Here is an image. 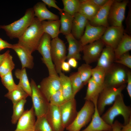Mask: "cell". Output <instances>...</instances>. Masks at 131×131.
Returning <instances> with one entry per match:
<instances>
[{
    "instance_id": "1",
    "label": "cell",
    "mask_w": 131,
    "mask_h": 131,
    "mask_svg": "<svg viewBox=\"0 0 131 131\" xmlns=\"http://www.w3.org/2000/svg\"><path fill=\"white\" fill-rule=\"evenodd\" d=\"M41 22L34 17L29 26L18 39V43L31 53L36 50L44 33Z\"/></svg>"
},
{
    "instance_id": "2",
    "label": "cell",
    "mask_w": 131,
    "mask_h": 131,
    "mask_svg": "<svg viewBox=\"0 0 131 131\" xmlns=\"http://www.w3.org/2000/svg\"><path fill=\"white\" fill-rule=\"evenodd\" d=\"M110 107L101 116L103 120L107 123L112 126L115 118L121 115L123 117V125L127 124L131 118V108L125 104L123 96L121 93L118 95Z\"/></svg>"
},
{
    "instance_id": "3",
    "label": "cell",
    "mask_w": 131,
    "mask_h": 131,
    "mask_svg": "<svg viewBox=\"0 0 131 131\" xmlns=\"http://www.w3.org/2000/svg\"><path fill=\"white\" fill-rule=\"evenodd\" d=\"M35 15L33 8L27 9L24 15L19 19L6 25H0L10 39L18 38L29 26Z\"/></svg>"
},
{
    "instance_id": "4",
    "label": "cell",
    "mask_w": 131,
    "mask_h": 131,
    "mask_svg": "<svg viewBox=\"0 0 131 131\" xmlns=\"http://www.w3.org/2000/svg\"><path fill=\"white\" fill-rule=\"evenodd\" d=\"M95 109V105L93 102L85 100L74 120L66 128V130L68 131H80L91 120Z\"/></svg>"
},
{
    "instance_id": "5",
    "label": "cell",
    "mask_w": 131,
    "mask_h": 131,
    "mask_svg": "<svg viewBox=\"0 0 131 131\" xmlns=\"http://www.w3.org/2000/svg\"><path fill=\"white\" fill-rule=\"evenodd\" d=\"M126 87V84L118 87H104L98 96L97 103L98 111L101 116L106 106L113 104L117 96Z\"/></svg>"
},
{
    "instance_id": "6",
    "label": "cell",
    "mask_w": 131,
    "mask_h": 131,
    "mask_svg": "<svg viewBox=\"0 0 131 131\" xmlns=\"http://www.w3.org/2000/svg\"><path fill=\"white\" fill-rule=\"evenodd\" d=\"M51 37L49 34L44 33L43 35L37 50L41 55L42 62L47 67L49 76L58 75L52 61L51 53Z\"/></svg>"
},
{
    "instance_id": "7",
    "label": "cell",
    "mask_w": 131,
    "mask_h": 131,
    "mask_svg": "<svg viewBox=\"0 0 131 131\" xmlns=\"http://www.w3.org/2000/svg\"><path fill=\"white\" fill-rule=\"evenodd\" d=\"M30 83L33 106L35 116L37 117L45 115L48 109L49 102L43 94L33 79H31Z\"/></svg>"
},
{
    "instance_id": "8",
    "label": "cell",
    "mask_w": 131,
    "mask_h": 131,
    "mask_svg": "<svg viewBox=\"0 0 131 131\" xmlns=\"http://www.w3.org/2000/svg\"><path fill=\"white\" fill-rule=\"evenodd\" d=\"M127 71L123 68L114 64L106 72L104 87L117 88L125 84L127 82Z\"/></svg>"
},
{
    "instance_id": "9",
    "label": "cell",
    "mask_w": 131,
    "mask_h": 131,
    "mask_svg": "<svg viewBox=\"0 0 131 131\" xmlns=\"http://www.w3.org/2000/svg\"><path fill=\"white\" fill-rule=\"evenodd\" d=\"M51 58L54 63L57 74L61 72V66L62 63L66 59V50L64 41L58 37L52 39L51 41Z\"/></svg>"
},
{
    "instance_id": "10",
    "label": "cell",
    "mask_w": 131,
    "mask_h": 131,
    "mask_svg": "<svg viewBox=\"0 0 131 131\" xmlns=\"http://www.w3.org/2000/svg\"><path fill=\"white\" fill-rule=\"evenodd\" d=\"M129 1L115 0L111 4L109 10L108 21L111 26H122L125 18V11Z\"/></svg>"
},
{
    "instance_id": "11",
    "label": "cell",
    "mask_w": 131,
    "mask_h": 131,
    "mask_svg": "<svg viewBox=\"0 0 131 131\" xmlns=\"http://www.w3.org/2000/svg\"><path fill=\"white\" fill-rule=\"evenodd\" d=\"M124 33L123 26H109L106 27L100 39L105 46L114 49L121 40Z\"/></svg>"
},
{
    "instance_id": "12",
    "label": "cell",
    "mask_w": 131,
    "mask_h": 131,
    "mask_svg": "<svg viewBox=\"0 0 131 131\" xmlns=\"http://www.w3.org/2000/svg\"><path fill=\"white\" fill-rule=\"evenodd\" d=\"M59 107L63 126L65 129L75 118L78 112L75 98L66 101Z\"/></svg>"
},
{
    "instance_id": "13",
    "label": "cell",
    "mask_w": 131,
    "mask_h": 131,
    "mask_svg": "<svg viewBox=\"0 0 131 131\" xmlns=\"http://www.w3.org/2000/svg\"><path fill=\"white\" fill-rule=\"evenodd\" d=\"M105 46L100 39L83 46V60L89 64L98 61Z\"/></svg>"
},
{
    "instance_id": "14",
    "label": "cell",
    "mask_w": 131,
    "mask_h": 131,
    "mask_svg": "<svg viewBox=\"0 0 131 131\" xmlns=\"http://www.w3.org/2000/svg\"><path fill=\"white\" fill-rule=\"evenodd\" d=\"M39 88L49 102L51 96L61 88L59 76H49L44 78L40 82Z\"/></svg>"
},
{
    "instance_id": "15",
    "label": "cell",
    "mask_w": 131,
    "mask_h": 131,
    "mask_svg": "<svg viewBox=\"0 0 131 131\" xmlns=\"http://www.w3.org/2000/svg\"><path fill=\"white\" fill-rule=\"evenodd\" d=\"M106 27L103 26H95L91 25L88 21L85 31L80 41L83 46L100 39Z\"/></svg>"
},
{
    "instance_id": "16",
    "label": "cell",
    "mask_w": 131,
    "mask_h": 131,
    "mask_svg": "<svg viewBox=\"0 0 131 131\" xmlns=\"http://www.w3.org/2000/svg\"><path fill=\"white\" fill-rule=\"evenodd\" d=\"M35 114L33 106L25 111L18 121L16 127L14 131H33L35 122Z\"/></svg>"
},
{
    "instance_id": "17",
    "label": "cell",
    "mask_w": 131,
    "mask_h": 131,
    "mask_svg": "<svg viewBox=\"0 0 131 131\" xmlns=\"http://www.w3.org/2000/svg\"><path fill=\"white\" fill-rule=\"evenodd\" d=\"M46 119L53 131H64V128L59 107L49 103L45 115Z\"/></svg>"
},
{
    "instance_id": "18",
    "label": "cell",
    "mask_w": 131,
    "mask_h": 131,
    "mask_svg": "<svg viewBox=\"0 0 131 131\" xmlns=\"http://www.w3.org/2000/svg\"><path fill=\"white\" fill-rule=\"evenodd\" d=\"M114 0H109L103 6L101 7L89 23L95 26H103L107 27L109 26L108 16L110 6Z\"/></svg>"
},
{
    "instance_id": "19",
    "label": "cell",
    "mask_w": 131,
    "mask_h": 131,
    "mask_svg": "<svg viewBox=\"0 0 131 131\" xmlns=\"http://www.w3.org/2000/svg\"><path fill=\"white\" fill-rule=\"evenodd\" d=\"M97 101L94 102L95 111L89 125L81 131H110L112 127L106 123L99 115L97 108Z\"/></svg>"
},
{
    "instance_id": "20",
    "label": "cell",
    "mask_w": 131,
    "mask_h": 131,
    "mask_svg": "<svg viewBox=\"0 0 131 131\" xmlns=\"http://www.w3.org/2000/svg\"><path fill=\"white\" fill-rule=\"evenodd\" d=\"M11 49L17 54L21 61L22 68L32 69L33 67V58L32 54L27 49L17 43L12 44Z\"/></svg>"
},
{
    "instance_id": "21",
    "label": "cell",
    "mask_w": 131,
    "mask_h": 131,
    "mask_svg": "<svg viewBox=\"0 0 131 131\" xmlns=\"http://www.w3.org/2000/svg\"><path fill=\"white\" fill-rule=\"evenodd\" d=\"M115 60L114 49L105 46L97 61V66L103 68L106 72L114 64Z\"/></svg>"
},
{
    "instance_id": "22",
    "label": "cell",
    "mask_w": 131,
    "mask_h": 131,
    "mask_svg": "<svg viewBox=\"0 0 131 131\" xmlns=\"http://www.w3.org/2000/svg\"><path fill=\"white\" fill-rule=\"evenodd\" d=\"M73 17L71 33L77 39H80L84 33V29L89 21L78 12L75 14Z\"/></svg>"
},
{
    "instance_id": "23",
    "label": "cell",
    "mask_w": 131,
    "mask_h": 131,
    "mask_svg": "<svg viewBox=\"0 0 131 131\" xmlns=\"http://www.w3.org/2000/svg\"><path fill=\"white\" fill-rule=\"evenodd\" d=\"M65 36L68 44V52L66 59L73 57L77 60H80V52L82 51L83 46L80 41L76 39L71 33Z\"/></svg>"
},
{
    "instance_id": "24",
    "label": "cell",
    "mask_w": 131,
    "mask_h": 131,
    "mask_svg": "<svg viewBox=\"0 0 131 131\" xmlns=\"http://www.w3.org/2000/svg\"><path fill=\"white\" fill-rule=\"evenodd\" d=\"M46 5L43 2H39L36 3L33 8L35 16L41 22L45 20H59L58 16L49 11Z\"/></svg>"
},
{
    "instance_id": "25",
    "label": "cell",
    "mask_w": 131,
    "mask_h": 131,
    "mask_svg": "<svg viewBox=\"0 0 131 131\" xmlns=\"http://www.w3.org/2000/svg\"><path fill=\"white\" fill-rule=\"evenodd\" d=\"M78 13L84 16L89 21L95 15L100 8L91 2L90 0H80Z\"/></svg>"
},
{
    "instance_id": "26",
    "label": "cell",
    "mask_w": 131,
    "mask_h": 131,
    "mask_svg": "<svg viewBox=\"0 0 131 131\" xmlns=\"http://www.w3.org/2000/svg\"><path fill=\"white\" fill-rule=\"evenodd\" d=\"M41 24L44 33L49 34L52 39L58 37L60 33L59 20H44L41 22Z\"/></svg>"
},
{
    "instance_id": "27",
    "label": "cell",
    "mask_w": 131,
    "mask_h": 131,
    "mask_svg": "<svg viewBox=\"0 0 131 131\" xmlns=\"http://www.w3.org/2000/svg\"><path fill=\"white\" fill-rule=\"evenodd\" d=\"M131 49V36L124 32L116 47L114 49L115 60Z\"/></svg>"
},
{
    "instance_id": "28",
    "label": "cell",
    "mask_w": 131,
    "mask_h": 131,
    "mask_svg": "<svg viewBox=\"0 0 131 131\" xmlns=\"http://www.w3.org/2000/svg\"><path fill=\"white\" fill-rule=\"evenodd\" d=\"M16 77L19 79L18 85L29 95L31 97V88L27 75L25 68L16 69L15 72Z\"/></svg>"
},
{
    "instance_id": "29",
    "label": "cell",
    "mask_w": 131,
    "mask_h": 131,
    "mask_svg": "<svg viewBox=\"0 0 131 131\" xmlns=\"http://www.w3.org/2000/svg\"><path fill=\"white\" fill-rule=\"evenodd\" d=\"M59 74L61 88L65 99L67 101L75 98L73 97L72 85L69 77L62 72Z\"/></svg>"
},
{
    "instance_id": "30",
    "label": "cell",
    "mask_w": 131,
    "mask_h": 131,
    "mask_svg": "<svg viewBox=\"0 0 131 131\" xmlns=\"http://www.w3.org/2000/svg\"><path fill=\"white\" fill-rule=\"evenodd\" d=\"M86 93L84 99L93 103L97 101L99 95L103 88L98 86L91 77L88 83Z\"/></svg>"
},
{
    "instance_id": "31",
    "label": "cell",
    "mask_w": 131,
    "mask_h": 131,
    "mask_svg": "<svg viewBox=\"0 0 131 131\" xmlns=\"http://www.w3.org/2000/svg\"><path fill=\"white\" fill-rule=\"evenodd\" d=\"M60 33L66 35L71 33L73 16L64 12L60 13Z\"/></svg>"
},
{
    "instance_id": "32",
    "label": "cell",
    "mask_w": 131,
    "mask_h": 131,
    "mask_svg": "<svg viewBox=\"0 0 131 131\" xmlns=\"http://www.w3.org/2000/svg\"><path fill=\"white\" fill-rule=\"evenodd\" d=\"M4 96L11 100L13 105H14L22 99H26L29 96L17 84V87L16 89L11 91H8Z\"/></svg>"
},
{
    "instance_id": "33",
    "label": "cell",
    "mask_w": 131,
    "mask_h": 131,
    "mask_svg": "<svg viewBox=\"0 0 131 131\" xmlns=\"http://www.w3.org/2000/svg\"><path fill=\"white\" fill-rule=\"evenodd\" d=\"M106 71L103 68L96 66L92 68L91 78L99 87L103 88Z\"/></svg>"
},
{
    "instance_id": "34",
    "label": "cell",
    "mask_w": 131,
    "mask_h": 131,
    "mask_svg": "<svg viewBox=\"0 0 131 131\" xmlns=\"http://www.w3.org/2000/svg\"><path fill=\"white\" fill-rule=\"evenodd\" d=\"M15 64L13 57L8 53L0 66V76L1 77L8 74L14 68Z\"/></svg>"
},
{
    "instance_id": "35",
    "label": "cell",
    "mask_w": 131,
    "mask_h": 131,
    "mask_svg": "<svg viewBox=\"0 0 131 131\" xmlns=\"http://www.w3.org/2000/svg\"><path fill=\"white\" fill-rule=\"evenodd\" d=\"M63 5V12L73 16L78 12L80 4V0H62Z\"/></svg>"
},
{
    "instance_id": "36",
    "label": "cell",
    "mask_w": 131,
    "mask_h": 131,
    "mask_svg": "<svg viewBox=\"0 0 131 131\" xmlns=\"http://www.w3.org/2000/svg\"><path fill=\"white\" fill-rule=\"evenodd\" d=\"M26 101V99H24L13 105V112L11 120L13 124H16L23 114L25 111L24 105Z\"/></svg>"
},
{
    "instance_id": "37",
    "label": "cell",
    "mask_w": 131,
    "mask_h": 131,
    "mask_svg": "<svg viewBox=\"0 0 131 131\" xmlns=\"http://www.w3.org/2000/svg\"><path fill=\"white\" fill-rule=\"evenodd\" d=\"M69 77L72 85L73 97H75L76 94L84 85L77 72L72 73Z\"/></svg>"
},
{
    "instance_id": "38",
    "label": "cell",
    "mask_w": 131,
    "mask_h": 131,
    "mask_svg": "<svg viewBox=\"0 0 131 131\" xmlns=\"http://www.w3.org/2000/svg\"><path fill=\"white\" fill-rule=\"evenodd\" d=\"M92 67L89 64H83L78 68L79 74L84 85L88 83L91 77Z\"/></svg>"
},
{
    "instance_id": "39",
    "label": "cell",
    "mask_w": 131,
    "mask_h": 131,
    "mask_svg": "<svg viewBox=\"0 0 131 131\" xmlns=\"http://www.w3.org/2000/svg\"><path fill=\"white\" fill-rule=\"evenodd\" d=\"M37 118L34 126V131H53L45 115L40 116Z\"/></svg>"
},
{
    "instance_id": "40",
    "label": "cell",
    "mask_w": 131,
    "mask_h": 131,
    "mask_svg": "<svg viewBox=\"0 0 131 131\" xmlns=\"http://www.w3.org/2000/svg\"><path fill=\"white\" fill-rule=\"evenodd\" d=\"M2 83L8 91H11L16 89L17 87L14 82L12 72L1 77Z\"/></svg>"
},
{
    "instance_id": "41",
    "label": "cell",
    "mask_w": 131,
    "mask_h": 131,
    "mask_svg": "<svg viewBox=\"0 0 131 131\" xmlns=\"http://www.w3.org/2000/svg\"><path fill=\"white\" fill-rule=\"evenodd\" d=\"M66 101L63 97L61 88L51 96L49 102L50 104L59 106Z\"/></svg>"
},
{
    "instance_id": "42",
    "label": "cell",
    "mask_w": 131,
    "mask_h": 131,
    "mask_svg": "<svg viewBox=\"0 0 131 131\" xmlns=\"http://www.w3.org/2000/svg\"><path fill=\"white\" fill-rule=\"evenodd\" d=\"M114 63L123 65L131 69V56L129 52L126 53L115 60Z\"/></svg>"
},
{
    "instance_id": "43",
    "label": "cell",
    "mask_w": 131,
    "mask_h": 131,
    "mask_svg": "<svg viewBox=\"0 0 131 131\" xmlns=\"http://www.w3.org/2000/svg\"><path fill=\"white\" fill-rule=\"evenodd\" d=\"M126 28L124 32L131 35V8L129 7L127 15L125 20Z\"/></svg>"
},
{
    "instance_id": "44",
    "label": "cell",
    "mask_w": 131,
    "mask_h": 131,
    "mask_svg": "<svg viewBox=\"0 0 131 131\" xmlns=\"http://www.w3.org/2000/svg\"><path fill=\"white\" fill-rule=\"evenodd\" d=\"M42 1L46 5L48 6L49 8L51 7L55 8L58 10L60 13L63 12L62 9L59 8L56 4V1L55 0H42Z\"/></svg>"
},
{
    "instance_id": "45",
    "label": "cell",
    "mask_w": 131,
    "mask_h": 131,
    "mask_svg": "<svg viewBox=\"0 0 131 131\" xmlns=\"http://www.w3.org/2000/svg\"><path fill=\"white\" fill-rule=\"evenodd\" d=\"M126 83L127 85L126 89L128 94L131 98V72L129 70L127 71V80Z\"/></svg>"
},
{
    "instance_id": "46",
    "label": "cell",
    "mask_w": 131,
    "mask_h": 131,
    "mask_svg": "<svg viewBox=\"0 0 131 131\" xmlns=\"http://www.w3.org/2000/svg\"><path fill=\"white\" fill-rule=\"evenodd\" d=\"M123 124L117 120L114 122L112 127V131H120Z\"/></svg>"
},
{
    "instance_id": "47",
    "label": "cell",
    "mask_w": 131,
    "mask_h": 131,
    "mask_svg": "<svg viewBox=\"0 0 131 131\" xmlns=\"http://www.w3.org/2000/svg\"><path fill=\"white\" fill-rule=\"evenodd\" d=\"M12 44L0 38V51L6 48H11Z\"/></svg>"
},
{
    "instance_id": "48",
    "label": "cell",
    "mask_w": 131,
    "mask_h": 131,
    "mask_svg": "<svg viewBox=\"0 0 131 131\" xmlns=\"http://www.w3.org/2000/svg\"><path fill=\"white\" fill-rule=\"evenodd\" d=\"M109 0H90L92 3L100 8L104 5Z\"/></svg>"
},
{
    "instance_id": "49",
    "label": "cell",
    "mask_w": 131,
    "mask_h": 131,
    "mask_svg": "<svg viewBox=\"0 0 131 131\" xmlns=\"http://www.w3.org/2000/svg\"><path fill=\"white\" fill-rule=\"evenodd\" d=\"M67 62L71 67L74 68H76L78 66L77 60L73 57L67 59Z\"/></svg>"
},
{
    "instance_id": "50",
    "label": "cell",
    "mask_w": 131,
    "mask_h": 131,
    "mask_svg": "<svg viewBox=\"0 0 131 131\" xmlns=\"http://www.w3.org/2000/svg\"><path fill=\"white\" fill-rule=\"evenodd\" d=\"M61 70L65 72H69L71 70V67L67 62L65 61L62 63L61 66Z\"/></svg>"
},
{
    "instance_id": "51",
    "label": "cell",
    "mask_w": 131,
    "mask_h": 131,
    "mask_svg": "<svg viewBox=\"0 0 131 131\" xmlns=\"http://www.w3.org/2000/svg\"><path fill=\"white\" fill-rule=\"evenodd\" d=\"M120 131H131V118L127 124H123Z\"/></svg>"
},
{
    "instance_id": "52",
    "label": "cell",
    "mask_w": 131,
    "mask_h": 131,
    "mask_svg": "<svg viewBox=\"0 0 131 131\" xmlns=\"http://www.w3.org/2000/svg\"><path fill=\"white\" fill-rule=\"evenodd\" d=\"M9 52V50H8L4 53L0 54V66Z\"/></svg>"
},
{
    "instance_id": "53",
    "label": "cell",
    "mask_w": 131,
    "mask_h": 131,
    "mask_svg": "<svg viewBox=\"0 0 131 131\" xmlns=\"http://www.w3.org/2000/svg\"></svg>"
},
{
    "instance_id": "54",
    "label": "cell",
    "mask_w": 131,
    "mask_h": 131,
    "mask_svg": "<svg viewBox=\"0 0 131 131\" xmlns=\"http://www.w3.org/2000/svg\"></svg>"
}]
</instances>
